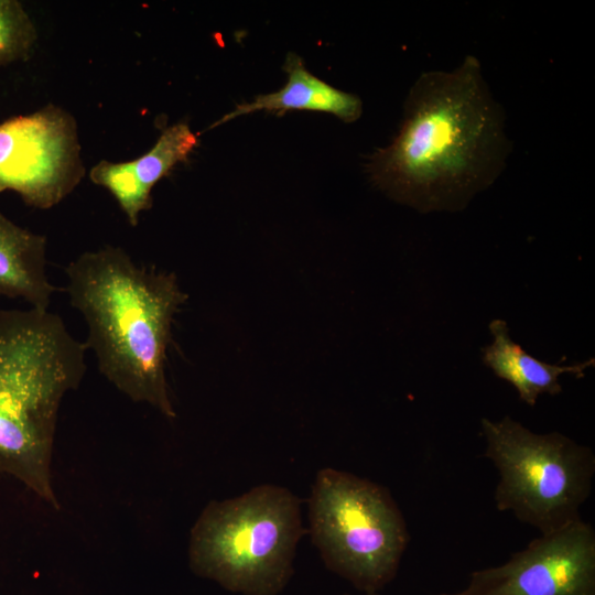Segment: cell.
I'll return each instance as SVG.
<instances>
[{"label": "cell", "instance_id": "52a82bcc", "mask_svg": "<svg viewBox=\"0 0 595 595\" xmlns=\"http://www.w3.org/2000/svg\"><path fill=\"white\" fill-rule=\"evenodd\" d=\"M86 173L76 119L48 104L0 123V194L17 193L31 207L50 209Z\"/></svg>", "mask_w": 595, "mask_h": 595}, {"label": "cell", "instance_id": "277c9868", "mask_svg": "<svg viewBox=\"0 0 595 595\" xmlns=\"http://www.w3.org/2000/svg\"><path fill=\"white\" fill-rule=\"evenodd\" d=\"M305 533L301 499L285 487L259 485L206 505L191 529L190 567L232 593L280 595Z\"/></svg>", "mask_w": 595, "mask_h": 595}, {"label": "cell", "instance_id": "7a4b0ae2", "mask_svg": "<svg viewBox=\"0 0 595 595\" xmlns=\"http://www.w3.org/2000/svg\"><path fill=\"white\" fill-rule=\"evenodd\" d=\"M66 292L88 326L100 374L134 402L176 413L165 376L172 323L187 300L173 272L140 267L122 248L86 251L65 268Z\"/></svg>", "mask_w": 595, "mask_h": 595}, {"label": "cell", "instance_id": "30bf717a", "mask_svg": "<svg viewBox=\"0 0 595 595\" xmlns=\"http://www.w3.org/2000/svg\"><path fill=\"white\" fill-rule=\"evenodd\" d=\"M288 74L285 85L278 91L258 95L252 101L236 106L210 126L216 128L242 115L264 111L309 110L332 113L345 122L358 120L363 101L354 95L339 90L309 72L302 58L289 54L283 65Z\"/></svg>", "mask_w": 595, "mask_h": 595}, {"label": "cell", "instance_id": "3957f363", "mask_svg": "<svg viewBox=\"0 0 595 595\" xmlns=\"http://www.w3.org/2000/svg\"><path fill=\"white\" fill-rule=\"evenodd\" d=\"M87 349L48 310L0 309V476L21 482L54 509L58 410L85 376Z\"/></svg>", "mask_w": 595, "mask_h": 595}, {"label": "cell", "instance_id": "5bb4252c", "mask_svg": "<svg viewBox=\"0 0 595 595\" xmlns=\"http://www.w3.org/2000/svg\"><path fill=\"white\" fill-rule=\"evenodd\" d=\"M345 595H349V594H345ZM363 595H379L378 593H364Z\"/></svg>", "mask_w": 595, "mask_h": 595}, {"label": "cell", "instance_id": "4fadbf2b", "mask_svg": "<svg viewBox=\"0 0 595 595\" xmlns=\"http://www.w3.org/2000/svg\"><path fill=\"white\" fill-rule=\"evenodd\" d=\"M36 40L35 24L22 3L0 0V66L30 58Z\"/></svg>", "mask_w": 595, "mask_h": 595}, {"label": "cell", "instance_id": "7c38bea8", "mask_svg": "<svg viewBox=\"0 0 595 595\" xmlns=\"http://www.w3.org/2000/svg\"><path fill=\"white\" fill-rule=\"evenodd\" d=\"M46 274V238L20 227L0 210V298L47 310L56 291Z\"/></svg>", "mask_w": 595, "mask_h": 595}, {"label": "cell", "instance_id": "8992f818", "mask_svg": "<svg viewBox=\"0 0 595 595\" xmlns=\"http://www.w3.org/2000/svg\"><path fill=\"white\" fill-rule=\"evenodd\" d=\"M485 456L499 473L495 504L538 529L559 530L581 518L595 474V455L560 432L537 434L509 415L482 419Z\"/></svg>", "mask_w": 595, "mask_h": 595}, {"label": "cell", "instance_id": "9c48e42d", "mask_svg": "<svg viewBox=\"0 0 595 595\" xmlns=\"http://www.w3.org/2000/svg\"><path fill=\"white\" fill-rule=\"evenodd\" d=\"M197 144V136L186 122L180 121L165 128L154 145L136 160L99 161L90 169L89 178L113 196L128 223L134 227L140 214L152 206L154 185L176 164L185 162Z\"/></svg>", "mask_w": 595, "mask_h": 595}, {"label": "cell", "instance_id": "5b68a950", "mask_svg": "<svg viewBox=\"0 0 595 595\" xmlns=\"http://www.w3.org/2000/svg\"><path fill=\"white\" fill-rule=\"evenodd\" d=\"M313 544L326 567L364 593L397 575L410 534L390 491L331 467L317 472L309 499Z\"/></svg>", "mask_w": 595, "mask_h": 595}, {"label": "cell", "instance_id": "8fae6325", "mask_svg": "<svg viewBox=\"0 0 595 595\" xmlns=\"http://www.w3.org/2000/svg\"><path fill=\"white\" fill-rule=\"evenodd\" d=\"M493 343L485 346L483 363L500 379L512 385L519 398L533 407L538 398L548 393L556 396L562 392L559 378L563 374L584 376V371L594 366V358L574 365H554L539 360L528 354L509 335L504 320H494L489 324Z\"/></svg>", "mask_w": 595, "mask_h": 595}, {"label": "cell", "instance_id": "ba28073f", "mask_svg": "<svg viewBox=\"0 0 595 595\" xmlns=\"http://www.w3.org/2000/svg\"><path fill=\"white\" fill-rule=\"evenodd\" d=\"M441 595H595V530L582 519L541 534L504 564Z\"/></svg>", "mask_w": 595, "mask_h": 595}, {"label": "cell", "instance_id": "6da1fadb", "mask_svg": "<svg viewBox=\"0 0 595 595\" xmlns=\"http://www.w3.org/2000/svg\"><path fill=\"white\" fill-rule=\"evenodd\" d=\"M501 105L477 57L423 72L409 90L392 142L367 164L371 182L420 213L467 207L502 173L511 152Z\"/></svg>", "mask_w": 595, "mask_h": 595}]
</instances>
